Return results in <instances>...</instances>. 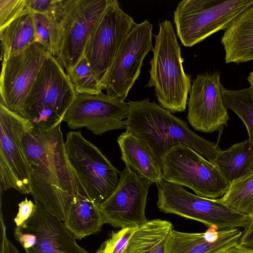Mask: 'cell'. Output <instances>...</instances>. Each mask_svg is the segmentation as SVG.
I'll return each mask as SVG.
<instances>
[{
  "mask_svg": "<svg viewBox=\"0 0 253 253\" xmlns=\"http://www.w3.org/2000/svg\"><path fill=\"white\" fill-rule=\"evenodd\" d=\"M3 253H20L13 244L8 240L5 244L3 250Z\"/></svg>",
  "mask_w": 253,
  "mask_h": 253,
  "instance_id": "36",
  "label": "cell"
},
{
  "mask_svg": "<svg viewBox=\"0 0 253 253\" xmlns=\"http://www.w3.org/2000/svg\"><path fill=\"white\" fill-rule=\"evenodd\" d=\"M34 213L22 226L36 235L34 245L26 253H89L78 245L64 223L34 199Z\"/></svg>",
  "mask_w": 253,
  "mask_h": 253,
  "instance_id": "17",
  "label": "cell"
},
{
  "mask_svg": "<svg viewBox=\"0 0 253 253\" xmlns=\"http://www.w3.org/2000/svg\"><path fill=\"white\" fill-rule=\"evenodd\" d=\"M214 242L208 241L204 233H186L173 230L167 253H223L239 243L243 232L238 228L218 230Z\"/></svg>",
  "mask_w": 253,
  "mask_h": 253,
  "instance_id": "18",
  "label": "cell"
},
{
  "mask_svg": "<svg viewBox=\"0 0 253 253\" xmlns=\"http://www.w3.org/2000/svg\"><path fill=\"white\" fill-rule=\"evenodd\" d=\"M65 147L77 179L89 198L99 205L117 187L119 171L81 131L68 132Z\"/></svg>",
  "mask_w": 253,
  "mask_h": 253,
  "instance_id": "7",
  "label": "cell"
},
{
  "mask_svg": "<svg viewBox=\"0 0 253 253\" xmlns=\"http://www.w3.org/2000/svg\"><path fill=\"white\" fill-rule=\"evenodd\" d=\"M162 170L164 180L187 187L204 198L216 199L223 196L230 185L214 165L181 144L165 156Z\"/></svg>",
  "mask_w": 253,
  "mask_h": 253,
  "instance_id": "8",
  "label": "cell"
},
{
  "mask_svg": "<svg viewBox=\"0 0 253 253\" xmlns=\"http://www.w3.org/2000/svg\"><path fill=\"white\" fill-rule=\"evenodd\" d=\"M22 144L31 169L34 199L65 221L78 194V179L66 154L61 124L50 129L32 125L24 133Z\"/></svg>",
  "mask_w": 253,
  "mask_h": 253,
  "instance_id": "1",
  "label": "cell"
},
{
  "mask_svg": "<svg viewBox=\"0 0 253 253\" xmlns=\"http://www.w3.org/2000/svg\"><path fill=\"white\" fill-rule=\"evenodd\" d=\"M127 104L121 99L101 92L95 95L78 94L63 121L72 129L84 127L93 134L125 128Z\"/></svg>",
  "mask_w": 253,
  "mask_h": 253,
  "instance_id": "15",
  "label": "cell"
},
{
  "mask_svg": "<svg viewBox=\"0 0 253 253\" xmlns=\"http://www.w3.org/2000/svg\"><path fill=\"white\" fill-rule=\"evenodd\" d=\"M47 53L40 43L35 42L2 61L0 102L7 109L20 115Z\"/></svg>",
  "mask_w": 253,
  "mask_h": 253,
  "instance_id": "14",
  "label": "cell"
},
{
  "mask_svg": "<svg viewBox=\"0 0 253 253\" xmlns=\"http://www.w3.org/2000/svg\"><path fill=\"white\" fill-rule=\"evenodd\" d=\"M0 40L2 61L37 42L33 12L27 8L19 17L0 30Z\"/></svg>",
  "mask_w": 253,
  "mask_h": 253,
  "instance_id": "24",
  "label": "cell"
},
{
  "mask_svg": "<svg viewBox=\"0 0 253 253\" xmlns=\"http://www.w3.org/2000/svg\"><path fill=\"white\" fill-rule=\"evenodd\" d=\"M26 0H0V30L19 17L26 10Z\"/></svg>",
  "mask_w": 253,
  "mask_h": 253,
  "instance_id": "31",
  "label": "cell"
},
{
  "mask_svg": "<svg viewBox=\"0 0 253 253\" xmlns=\"http://www.w3.org/2000/svg\"><path fill=\"white\" fill-rule=\"evenodd\" d=\"M32 124L0 102V191L14 189L32 194L31 169L22 144Z\"/></svg>",
  "mask_w": 253,
  "mask_h": 253,
  "instance_id": "9",
  "label": "cell"
},
{
  "mask_svg": "<svg viewBox=\"0 0 253 253\" xmlns=\"http://www.w3.org/2000/svg\"><path fill=\"white\" fill-rule=\"evenodd\" d=\"M226 63L253 60V5L240 14L221 38Z\"/></svg>",
  "mask_w": 253,
  "mask_h": 253,
  "instance_id": "20",
  "label": "cell"
},
{
  "mask_svg": "<svg viewBox=\"0 0 253 253\" xmlns=\"http://www.w3.org/2000/svg\"><path fill=\"white\" fill-rule=\"evenodd\" d=\"M127 104L125 128L144 142L161 169L165 156L179 144L193 149L213 165L220 150L218 144L197 135L186 122L148 98Z\"/></svg>",
  "mask_w": 253,
  "mask_h": 253,
  "instance_id": "2",
  "label": "cell"
},
{
  "mask_svg": "<svg viewBox=\"0 0 253 253\" xmlns=\"http://www.w3.org/2000/svg\"><path fill=\"white\" fill-rule=\"evenodd\" d=\"M67 74L77 94L95 95L102 92L103 89L84 54Z\"/></svg>",
  "mask_w": 253,
  "mask_h": 253,
  "instance_id": "28",
  "label": "cell"
},
{
  "mask_svg": "<svg viewBox=\"0 0 253 253\" xmlns=\"http://www.w3.org/2000/svg\"><path fill=\"white\" fill-rule=\"evenodd\" d=\"M247 80L250 84V86L252 87L253 92V72L250 73L247 78Z\"/></svg>",
  "mask_w": 253,
  "mask_h": 253,
  "instance_id": "37",
  "label": "cell"
},
{
  "mask_svg": "<svg viewBox=\"0 0 253 253\" xmlns=\"http://www.w3.org/2000/svg\"><path fill=\"white\" fill-rule=\"evenodd\" d=\"M253 0H183L174 12L176 34L192 46L220 30H226Z\"/></svg>",
  "mask_w": 253,
  "mask_h": 253,
  "instance_id": "5",
  "label": "cell"
},
{
  "mask_svg": "<svg viewBox=\"0 0 253 253\" xmlns=\"http://www.w3.org/2000/svg\"><path fill=\"white\" fill-rule=\"evenodd\" d=\"M173 230L172 223L168 220L147 221L132 235L125 253H167Z\"/></svg>",
  "mask_w": 253,
  "mask_h": 253,
  "instance_id": "22",
  "label": "cell"
},
{
  "mask_svg": "<svg viewBox=\"0 0 253 253\" xmlns=\"http://www.w3.org/2000/svg\"><path fill=\"white\" fill-rule=\"evenodd\" d=\"M153 25L147 20L136 24L122 44L110 71L104 89L113 98L125 100L138 79L143 61L152 45Z\"/></svg>",
  "mask_w": 253,
  "mask_h": 253,
  "instance_id": "13",
  "label": "cell"
},
{
  "mask_svg": "<svg viewBox=\"0 0 253 253\" xmlns=\"http://www.w3.org/2000/svg\"><path fill=\"white\" fill-rule=\"evenodd\" d=\"M104 224L98 205L78 179V194L68 209L65 226L76 239L81 240L99 232Z\"/></svg>",
  "mask_w": 253,
  "mask_h": 253,
  "instance_id": "21",
  "label": "cell"
},
{
  "mask_svg": "<svg viewBox=\"0 0 253 253\" xmlns=\"http://www.w3.org/2000/svg\"><path fill=\"white\" fill-rule=\"evenodd\" d=\"M111 0H64L62 39L57 59L67 73L84 54L89 35Z\"/></svg>",
  "mask_w": 253,
  "mask_h": 253,
  "instance_id": "11",
  "label": "cell"
},
{
  "mask_svg": "<svg viewBox=\"0 0 253 253\" xmlns=\"http://www.w3.org/2000/svg\"><path fill=\"white\" fill-rule=\"evenodd\" d=\"M136 24L117 0H111L89 35L84 55L103 89L122 44Z\"/></svg>",
  "mask_w": 253,
  "mask_h": 253,
  "instance_id": "10",
  "label": "cell"
},
{
  "mask_svg": "<svg viewBox=\"0 0 253 253\" xmlns=\"http://www.w3.org/2000/svg\"><path fill=\"white\" fill-rule=\"evenodd\" d=\"M153 56L149 63L150 79L146 86L153 87L155 95L163 108L171 113L186 110L191 87V77L185 73L181 48L172 23H159L155 36Z\"/></svg>",
  "mask_w": 253,
  "mask_h": 253,
  "instance_id": "3",
  "label": "cell"
},
{
  "mask_svg": "<svg viewBox=\"0 0 253 253\" xmlns=\"http://www.w3.org/2000/svg\"><path fill=\"white\" fill-rule=\"evenodd\" d=\"M240 245L253 250V216L250 217V222L238 243Z\"/></svg>",
  "mask_w": 253,
  "mask_h": 253,
  "instance_id": "33",
  "label": "cell"
},
{
  "mask_svg": "<svg viewBox=\"0 0 253 253\" xmlns=\"http://www.w3.org/2000/svg\"><path fill=\"white\" fill-rule=\"evenodd\" d=\"M121 151V159L140 177L152 184L163 180L162 170L153 154L132 132L126 129L117 140Z\"/></svg>",
  "mask_w": 253,
  "mask_h": 253,
  "instance_id": "19",
  "label": "cell"
},
{
  "mask_svg": "<svg viewBox=\"0 0 253 253\" xmlns=\"http://www.w3.org/2000/svg\"><path fill=\"white\" fill-rule=\"evenodd\" d=\"M223 253H253V250L243 247L237 243Z\"/></svg>",
  "mask_w": 253,
  "mask_h": 253,
  "instance_id": "34",
  "label": "cell"
},
{
  "mask_svg": "<svg viewBox=\"0 0 253 253\" xmlns=\"http://www.w3.org/2000/svg\"><path fill=\"white\" fill-rule=\"evenodd\" d=\"M219 201L235 211L253 216V171L230 184Z\"/></svg>",
  "mask_w": 253,
  "mask_h": 253,
  "instance_id": "25",
  "label": "cell"
},
{
  "mask_svg": "<svg viewBox=\"0 0 253 253\" xmlns=\"http://www.w3.org/2000/svg\"><path fill=\"white\" fill-rule=\"evenodd\" d=\"M213 165L230 184L253 171V146L248 139L220 150Z\"/></svg>",
  "mask_w": 253,
  "mask_h": 253,
  "instance_id": "23",
  "label": "cell"
},
{
  "mask_svg": "<svg viewBox=\"0 0 253 253\" xmlns=\"http://www.w3.org/2000/svg\"><path fill=\"white\" fill-rule=\"evenodd\" d=\"M220 73L200 74L192 82L187 119L196 130L211 133L226 125L229 116L222 96Z\"/></svg>",
  "mask_w": 253,
  "mask_h": 253,
  "instance_id": "16",
  "label": "cell"
},
{
  "mask_svg": "<svg viewBox=\"0 0 253 253\" xmlns=\"http://www.w3.org/2000/svg\"><path fill=\"white\" fill-rule=\"evenodd\" d=\"M64 0H26V7L32 12L43 14L60 21L64 11Z\"/></svg>",
  "mask_w": 253,
  "mask_h": 253,
  "instance_id": "30",
  "label": "cell"
},
{
  "mask_svg": "<svg viewBox=\"0 0 253 253\" xmlns=\"http://www.w3.org/2000/svg\"><path fill=\"white\" fill-rule=\"evenodd\" d=\"M138 227L121 228L113 232L96 253H125L129 240Z\"/></svg>",
  "mask_w": 253,
  "mask_h": 253,
  "instance_id": "29",
  "label": "cell"
},
{
  "mask_svg": "<svg viewBox=\"0 0 253 253\" xmlns=\"http://www.w3.org/2000/svg\"><path fill=\"white\" fill-rule=\"evenodd\" d=\"M118 184L99 206L104 223L124 228L139 227L148 220L145 207L152 184L128 167L119 171Z\"/></svg>",
  "mask_w": 253,
  "mask_h": 253,
  "instance_id": "12",
  "label": "cell"
},
{
  "mask_svg": "<svg viewBox=\"0 0 253 253\" xmlns=\"http://www.w3.org/2000/svg\"><path fill=\"white\" fill-rule=\"evenodd\" d=\"M77 93L57 58L47 53L28 94L20 115L43 129L61 124Z\"/></svg>",
  "mask_w": 253,
  "mask_h": 253,
  "instance_id": "4",
  "label": "cell"
},
{
  "mask_svg": "<svg viewBox=\"0 0 253 253\" xmlns=\"http://www.w3.org/2000/svg\"><path fill=\"white\" fill-rule=\"evenodd\" d=\"M18 211L14 219L16 227H21L34 213L36 205L32 201L27 198L18 205Z\"/></svg>",
  "mask_w": 253,
  "mask_h": 253,
  "instance_id": "32",
  "label": "cell"
},
{
  "mask_svg": "<svg viewBox=\"0 0 253 253\" xmlns=\"http://www.w3.org/2000/svg\"><path fill=\"white\" fill-rule=\"evenodd\" d=\"M157 184V205L161 211L173 213L195 220L220 230L243 227L246 228L250 217L240 213L218 199L193 194L182 186L163 179Z\"/></svg>",
  "mask_w": 253,
  "mask_h": 253,
  "instance_id": "6",
  "label": "cell"
},
{
  "mask_svg": "<svg viewBox=\"0 0 253 253\" xmlns=\"http://www.w3.org/2000/svg\"><path fill=\"white\" fill-rule=\"evenodd\" d=\"M33 17L37 42L48 54L57 58L62 39L60 22L38 13L33 12Z\"/></svg>",
  "mask_w": 253,
  "mask_h": 253,
  "instance_id": "27",
  "label": "cell"
},
{
  "mask_svg": "<svg viewBox=\"0 0 253 253\" xmlns=\"http://www.w3.org/2000/svg\"><path fill=\"white\" fill-rule=\"evenodd\" d=\"M226 107L234 112L245 125L249 140L253 146V92L251 86L240 90H230L221 86Z\"/></svg>",
  "mask_w": 253,
  "mask_h": 253,
  "instance_id": "26",
  "label": "cell"
},
{
  "mask_svg": "<svg viewBox=\"0 0 253 253\" xmlns=\"http://www.w3.org/2000/svg\"><path fill=\"white\" fill-rule=\"evenodd\" d=\"M204 236L206 239L210 242H214L217 240L219 237L218 230L215 228L209 227V228L204 232Z\"/></svg>",
  "mask_w": 253,
  "mask_h": 253,
  "instance_id": "35",
  "label": "cell"
}]
</instances>
